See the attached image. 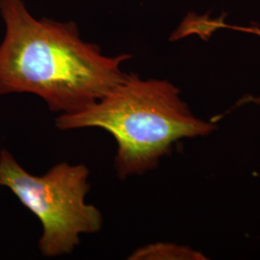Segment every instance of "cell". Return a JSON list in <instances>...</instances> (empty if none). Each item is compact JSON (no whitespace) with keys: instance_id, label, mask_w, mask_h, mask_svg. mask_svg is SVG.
<instances>
[{"instance_id":"cell-4","label":"cell","mask_w":260,"mask_h":260,"mask_svg":"<svg viewBox=\"0 0 260 260\" xmlns=\"http://www.w3.org/2000/svg\"><path fill=\"white\" fill-rule=\"evenodd\" d=\"M129 260H205L202 252L187 246L175 243L158 242L137 249L128 257Z\"/></svg>"},{"instance_id":"cell-5","label":"cell","mask_w":260,"mask_h":260,"mask_svg":"<svg viewBox=\"0 0 260 260\" xmlns=\"http://www.w3.org/2000/svg\"><path fill=\"white\" fill-rule=\"evenodd\" d=\"M250 30H251V29H250ZM251 31L252 33H255V34H257V35H259L260 36L259 29H251Z\"/></svg>"},{"instance_id":"cell-1","label":"cell","mask_w":260,"mask_h":260,"mask_svg":"<svg viewBox=\"0 0 260 260\" xmlns=\"http://www.w3.org/2000/svg\"><path fill=\"white\" fill-rule=\"evenodd\" d=\"M0 94L32 93L50 111L73 114L121 82L129 54L106 56L84 42L75 22L35 19L22 0H0Z\"/></svg>"},{"instance_id":"cell-2","label":"cell","mask_w":260,"mask_h":260,"mask_svg":"<svg viewBox=\"0 0 260 260\" xmlns=\"http://www.w3.org/2000/svg\"><path fill=\"white\" fill-rule=\"evenodd\" d=\"M167 80L142 79L125 74L121 82L81 111L60 114L58 129L95 127L110 133L117 143L114 166L121 179L157 167L175 143L206 136L213 123L192 114Z\"/></svg>"},{"instance_id":"cell-3","label":"cell","mask_w":260,"mask_h":260,"mask_svg":"<svg viewBox=\"0 0 260 260\" xmlns=\"http://www.w3.org/2000/svg\"><path fill=\"white\" fill-rule=\"evenodd\" d=\"M90 170L84 164H56L43 176H33L7 149L0 150V186L9 189L42 223L39 249L46 257L70 254L80 235L98 233L103 214L86 203Z\"/></svg>"}]
</instances>
